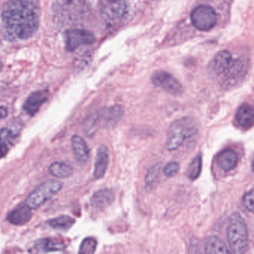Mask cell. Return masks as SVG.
<instances>
[{
	"instance_id": "1",
	"label": "cell",
	"mask_w": 254,
	"mask_h": 254,
	"mask_svg": "<svg viewBox=\"0 0 254 254\" xmlns=\"http://www.w3.org/2000/svg\"><path fill=\"white\" fill-rule=\"evenodd\" d=\"M4 38L8 41L26 40L33 37L40 25L37 7L29 0H10L1 10Z\"/></svg>"
},
{
	"instance_id": "2",
	"label": "cell",
	"mask_w": 254,
	"mask_h": 254,
	"mask_svg": "<svg viewBox=\"0 0 254 254\" xmlns=\"http://www.w3.org/2000/svg\"><path fill=\"white\" fill-rule=\"evenodd\" d=\"M89 0H53L54 21L61 28H71L81 23L89 13Z\"/></svg>"
},
{
	"instance_id": "3",
	"label": "cell",
	"mask_w": 254,
	"mask_h": 254,
	"mask_svg": "<svg viewBox=\"0 0 254 254\" xmlns=\"http://www.w3.org/2000/svg\"><path fill=\"white\" fill-rule=\"evenodd\" d=\"M198 129V125L192 118L185 116L176 119L169 127L166 149L168 151L176 150L187 140L195 136Z\"/></svg>"
},
{
	"instance_id": "4",
	"label": "cell",
	"mask_w": 254,
	"mask_h": 254,
	"mask_svg": "<svg viewBox=\"0 0 254 254\" xmlns=\"http://www.w3.org/2000/svg\"><path fill=\"white\" fill-rule=\"evenodd\" d=\"M228 245L234 254H243L249 246V232L243 216L238 213L231 216L227 231Z\"/></svg>"
},
{
	"instance_id": "5",
	"label": "cell",
	"mask_w": 254,
	"mask_h": 254,
	"mask_svg": "<svg viewBox=\"0 0 254 254\" xmlns=\"http://www.w3.org/2000/svg\"><path fill=\"white\" fill-rule=\"evenodd\" d=\"M62 182L50 180L37 186L26 198L25 204L32 210L39 208L62 189Z\"/></svg>"
},
{
	"instance_id": "6",
	"label": "cell",
	"mask_w": 254,
	"mask_h": 254,
	"mask_svg": "<svg viewBox=\"0 0 254 254\" xmlns=\"http://www.w3.org/2000/svg\"><path fill=\"white\" fill-rule=\"evenodd\" d=\"M191 22L199 31H209L217 22V15L213 7L207 5H199L191 13Z\"/></svg>"
},
{
	"instance_id": "7",
	"label": "cell",
	"mask_w": 254,
	"mask_h": 254,
	"mask_svg": "<svg viewBox=\"0 0 254 254\" xmlns=\"http://www.w3.org/2000/svg\"><path fill=\"white\" fill-rule=\"evenodd\" d=\"M152 83L155 86L161 88L165 92L174 96H180L183 93L182 84L170 73L164 71H157L151 78Z\"/></svg>"
},
{
	"instance_id": "8",
	"label": "cell",
	"mask_w": 254,
	"mask_h": 254,
	"mask_svg": "<svg viewBox=\"0 0 254 254\" xmlns=\"http://www.w3.org/2000/svg\"><path fill=\"white\" fill-rule=\"evenodd\" d=\"M95 41V35L86 30L71 28L65 33V48L68 52H73L83 46L92 45Z\"/></svg>"
},
{
	"instance_id": "9",
	"label": "cell",
	"mask_w": 254,
	"mask_h": 254,
	"mask_svg": "<svg viewBox=\"0 0 254 254\" xmlns=\"http://www.w3.org/2000/svg\"><path fill=\"white\" fill-rule=\"evenodd\" d=\"M246 73V66L241 60L234 59L225 67L218 77L226 86H233L244 78Z\"/></svg>"
},
{
	"instance_id": "10",
	"label": "cell",
	"mask_w": 254,
	"mask_h": 254,
	"mask_svg": "<svg viewBox=\"0 0 254 254\" xmlns=\"http://www.w3.org/2000/svg\"><path fill=\"white\" fill-rule=\"evenodd\" d=\"M49 96V91L46 89L32 92L24 103V110L30 116H34L40 110L41 106L47 101Z\"/></svg>"
},
{
	"instance_id": "11",
	"label": "cell",
	"mask_w": 254,
	"mask_h": 254,
	"mask_svg": "<svg viewBox=\"0 0 254 254\" xmlns=\"http://www.w3.org/2000/svg\"><path fill=\"white\" fill-rule=\"evenodd\" d=\"M71 148L74 158L78 164L86 165L90 158V149L83 137L74 135L71 140Z\"/></svg>"
},
{
	"instance_id": "12",
	"label": "cell",
	"mask_w": 254,
	"mask_h": 254,
	"mask_svg": "<svg viewBox=\"0 0 254 254\" xmlns=\"http://www.w3.org/2000/svg\"><path fill=\"white\" fill-rule=\"evenodd\" d=\"M99 111L101 122H104L107 128H113L122 120L124 116L123 107L119 105L112 106L107 108H103Z\"/></svg>"
},
{
	"instance_id": "13",
	"label": "cell",
	"mask_w": 254,
	"mask_h": 254,
	"mask_svg": "<svg viewBox=\"0 0 254 254\" xmlns=\"http://www.w3.org/2000/svg\"><path fill=\"white\" fill-rule=\"evenodd\" d=\"M116 195L110 189H101L97 191L91 198V205L97 210H104L114 202Z\"/></svg>"
},
{
	"instance_id": "14",
	"label": "cell",
	"mask_w": 254,
	"mask_h": 254,
	"mask_svg": "<svg viewBox=\"0 0 254 254\" xmlns=\"http://www.w3.org/2000/svg\"><path fill=\"white\" fill-rule=\"evenodd\" d=\"M31 210L32 209L28 207L26 204H21L8 213L7 220L14 225H25L32 217Z\"/></svg>"
},
{
	"instance_id": "15",
	"label": "cell",
	"mask_w": 254,
	"mask_h": 254,
	"mask_svg": "<svg viewBox=\"0 0 254 254\" xmlns=\"http://www.w3.org/2000/svg\"><path fill=\"white\" fill-rule=\"evenodd\" d=\"M110 162V155L105 146H101L97 152L95 158V169H94V177L95 179L103 178L107 172Z\"/></svg>"
},
{
	"instance_id": "16",
	"label": "cell",
	"mask_w": 254,
	"mask_h": 254,
	"mask_svg": "<svg viewBox=\"0 0 254 254\" xmlns=\"http://www.w3.org/2000/svg\"><path fill=\"white\" fill-rule=\"evenodd\" d=\"M216 161L221 169L225 171H231L237 167L238 155L233 149H225L219 154Z\"/></svg>"
},
{
	"instance_id": "17",
	"label": "cell",
	"mask_w": 254,
	"mask_h": 254,
	"mask_svg": "<svg viewBox=\"0 0 254 254\" xmlns=\"http://www.w3.org/2000/svg\"><path fill=\"white\" fill-rule=\"evenodd\" d=\"M127 13L126 3L122 1L116 3H107L104 7V14L110 21L119 20L125 17Z\"/></svg>"
},
{
	"instance_id": "18",
	"label": "cell",
	"mask_w": 254,
	"mask_h": 254,
	"mask_svg": "<svg viewBox=\"0 0 254 254\" xmlns=\"http://www.w3.org/2000/svg\"><path fill=\"white\" fill-rule=\"evenodd\" d=\"M17 134L10 128L0 129V159L4 158L16 140Z\"/></svg>"
},
{
	"instance_id": "19",
	"label": "cell",
	"mask_w": 254,
	"mask_h": 254,
	"mask_svg": "<svg viewBox=\"0 0 254 254\" xmlns=\"http://www.w3.org/2000/svg\"><path fill=\"white\" fill-rule=\"evenodd\" d=\"M237 122L243 128H249L254 123V108L250 104H243L236 115Z\"/></svg>"
},
{
	"instance_id": "20",
	"label": "cell",
	"mask_w": 254,
	"mask_h": 254,
	"mask_svg": "<svg viewBox=\"0 0 254 254\" xmlns=\"http://www.w3.org/2000/svg\"><path fill=\"white\" fill-rule=\"evenodd\" d=\"M65 245L61 242L54 241L49 239H43L34 245V250L39 253L61 252L65 249Z\"/></svg>"
},
{
	"instance_id": "21",
	"label": "cell",
	"mask_w": 254,
	"mask_h": 254,
	"mask_svg": "<svg viewBox=\"0 0 254 254\" xmlns=\"http://www.w3.org/2000/svg\"><path fill=\"white\" fill-rule=\"evenodd\" d=\"M101 124L99 111H92L89 113L84 119L83 123V131L88 137H92L98 131Z\"/></svg>"
},
{
	"instance_id": "22",
	"label": "cell",
	"mask_w": 254,
	"mask_h": 254,
	"mask_svg": "<svg viewBox=\"0 0 254 254\" xmlns=\"http://www.w3.org/2000/svg\"><path fill=\"white\" fill-rule=\"evenodd\" d=\"M49 171L52 175L58 178H67L74 172L72 167L65 162L53 163L49 167Z\"/></svg>"
},
{
	"instance_id": "23",
	"label": "cell",
	"mask_w": 254,
	"mask_h": 254,
	"mask_svg": "<svg viewBox=\"0 0 254 254\" xmlns=\"http://www.w3.org/2000/svg\"><path fill=\"white\" fill-rule=\"evenodd\" d=\"M204 252L207 254H225L231 253L225 243L216 237H210L206 242Z\"/></svg>"
},
{
	"instance_id": "24",
	"label": "cell",
	"mask_w": 254,
	"mask_h": 254,
	"mask_svg": "<svg viewBox=\"0 0 254 254\" xmlns=\"http://www.w3.org/2000/svg\"><path fill=\"white\" fill-rule=\"evenodd\" d=\"M161 164H155L148 170L144 178V187L146 190H152L154 186H156L161 175Z\"/></svg>"
},
{
	"instance_id": "25",
	"label": "cell",
	"mask_w": 254,
	"mask_h": 254,
	"mask_svg": "<svg viewBox=\"0 0 254 254\" xmlns=\"http://www.w3.org/2000/svg\"><path fill=\"white\" fill-rule=\"evenodd\" d=\"M74 223H75V220L73 218H71V216H65V215L51 219L48 222V225L51 228L58 230V231H68L74 225Z\"/></svg>"
},
{
	"instance_id": "26",
	"label": "cell",
	"mask_w": 254,
	"mask_h": 254,
	"mask_svg": "<svg viewBox=\"0 0 254 254\" xmlns=\"http://www.w3.org/2000/svg\"><path fill=\"white\" fill-rule=\"evenodd\" d=\"M201 168H202V158L201 155H198L190 164L187 170V175L190 180H196L201 174Z\"/></svg>"
},
{
	"instance_id": "27",
	"label": "cell",
	"mask_w": 254,
	"mask_h": 254,
	"mask_svg": "<svg viewBox=\"0 0 254 254\" xmlns=\"http://www.w3.org/2000/svg\"><path fill=\"white\" fill-rule=\"evenodd\" d=\"M97 240L93 237H87L83 240L79 249V254H92L96 251Z\"/></svg>"
},
{
	"instance_id": "28",
	"label": "cell",
	"mask_w": 254,
	"mask_h": 254,
	"mask_svg": "<svg viewBox=\"0 0 254 254\" xmlns=\"http://www.w3.org/2000/svg\"><path fill=\"white\" fill-rule=\"evenodd\" d=\"M180 165L176 161L168 163L163 169V173L167 177H174L179 172Z\"/></svg>"
},
{
	"instance_id": "29",
	"label": "cell",
	"mask_w": 254,
	"mask_h": 254,
	"mask_svg": "<svg viewBox=\"0 0 254 254\" xmlns=\"http://www.w3.org/2000/svg\"><path fill=\"white\" fill-rule=\"evenodd\" d=\"M243 204L249 211L254 213V189L249 191L244 195Z\"/></svg>"
},
{
	"instance_id": "30",
	"label": "cell",
	"mask_w": 254,
	"mask_h": 254,
	"mask_svg": "<svg viewBox=\"0 0 254 254\" xmlns=\"http://www.w3.org/2000/svg\"><path fill=\"white\" fill-rule=\"evenodd\" d=\"M7 113H8V111H7V108L1 106L0 107V120L4 119L7 116Z\"/></svg>"
},
{
	"instance_id": "31",
	"label": "cell",
	"mask_w": 254,
	"mask_h": 254,
	"mask_svg": "<svg viewBox=\"0 0 254 254\" xmlns=\"http://www.w3.org/2000/svg\"><path fill=\"white\" fill-rule=\"evenodd\" d=\"M107 3H116L119 2V1H122V0H106Z\"/></svg>"
},
{
	"instance_id": "32",
	"label": "cell",
	"mask_w": 254,
	"mask_h": 254,
	"mask_svg": "<svg viewBox=\"0 0 254 254\" xmlns=\"http://www.w3.org/2000/svg\"><path fill=\"white\" fill-rule=\"evenodd\" d=\"M252 169H253V171L254 173V159L253 161V163H252Z\"/></svg>"
},
{
	"instance_id": "33",
	"label": "cell",
	"mask_w": 254,
	"mask_h": 254,
	"mask_svg": "<svg viewBox=\"0 0 254 254\" xmlns=\"http://www.w3.org/2000/svg\"><path fill=\"white\" fill-rule=\"evenodd\" d=\"M1 69H2V64H1V61H0V72H1Z\"/></svg>"
}]
</instances>
